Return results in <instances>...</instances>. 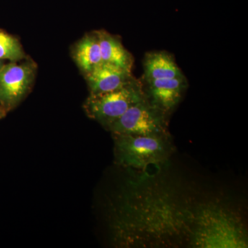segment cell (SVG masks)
<instances>
[{
  "mask_svg": "<svg viewBox=\"0 0 248 248\" xmlns=\"http://www.w3.org/2000/svg\"><path fill=\"white\" fill-rule=\"evenodd\" d=\"M4 62L3 60H0V70H1V67L4 64Z\"/></svg>",
  "mask_w": 248,
  "mask_h": 248,
  "instance_id": "7c38bea8",
  "label": "cell"
},
{
  "mask_svg": "<svg viewBox=\"0 0 248 248\" xmlns=\"http://www.w3.org/2000/svg\"><path fill=\"white\" fill-rule=\"evenodd\" d=\"M146 96L143 85L135 79L122 89L90 94L85 101L84 109L89 118L99 122L106 128Z\"/></svg>",
  "mask_w": 248,
  "mask_h": 248,
  "instance_id": "7a4b0ae2",
  "label": "cell"
},
{
  "mask_svg": "<svg viewBox=\"0 0 248 248\" xmlns=\"http://www.w3.org/2000/svg\"><path fill=\"white\" fill-rule=\"evenodd\" d=\"M95 32L100 46L103 62L132 72L133 55L125 48L120 39L104 30L95 31Z\"/></svg>",
  "mask_w": 248,
  "mask_h": 248,
  "instance_id": "ba28073f",
  "label": "cell"
},
{
  "mask_svg": "<svg viewBox=\"0 0 248 248\" xmlns=\"http://www.w3.org/2000/svg\"><path fill=\"white\" fill-rule=\"evenodd\" d=\"M116 162L137 169L163 164L174 153L170 134L158 136L112 134Z\"/></svg>",
  "mask_w": 248,
  "mask_h": 248,
  "instance_id": "6da1fadb",
  "label": "cell"
},
{
  "mask_svg": "<svg viewBox=\"0 0 248 248\" xmlns=\"http://www.w3.org/2000/svg\"><path fill=\"white\" fill-rule=\"evenodd\" d=\"M6 113H7V112H6L4 108L0 107V120L5 117V116L6 115Z\"/></svg>",
  "mask_w": 248,
  "mask_h": 248,
  "instance_id": "8fae6325",
  "label": "cell"
},
{
  "mask_svg": "<svg viewBox=\"0 0 248 248\" xmlns=\"http://www.w3.org/2000/svg\"><path fill=\"white\" fill-rule=\"evenodd\" d=\"M37 70L35 62L29 57L4 63L0 70V107L7 112L17 107L32 89Z\"/></svg>",
  "mask_w": 248,
  "mask_h": 248,
  "instance_id": "277c9868",
  "label": "cell"
},
{
  "mask_svg": "<svg viewBox=\"0 0 248 248\" xmlns=\"http://www.w3.org/2000/svg\"><path fill=\"white\" fill-rule=\"evenodd\" d=\"M143 68L146 82L184 76L173 56L164 51L147 53L143 61Z\"/></svg>",
  "mask_w": 248,
  "mask_h": 248,
  "instance_id": "9c48e42d",
  "label": "cell"
},
{
  "mask_svg": "<svg viewBox=\"0 0 248 248\" xmlns=\"http://www.w3.org/2000/svg\"><path fill=\"white\" fill-rule=\"evenodd\" d=\"M72 56L84 76L102 64L100 46L95 31L86 34L77 42L72 50Z\"/></svg>",
  "mask_w": 248,
  "mask_h": 248,
  "instance_id": "52a82bcc",
  "label": "cell"
},
{
  "mask_svg": "<svg viewBox=\"0 0 248 248\" xmlns=\"http://www.w3.org/2000/svg\"><path fill=\"white\" fill-rule=\"evenodd\" d=\"M84 77L90 94H99L122 89L135 79L131 71L104 62Z\"/></svg>",
  "mask_w": 248,
  "mask_h": 248,
  "instance_id": "8992f818",
  "label": "cell"
},
{
  "mask_svg": "<svg viewBox=\"0 0 248 248\" xmlns=\"http://www.w3.org/2000/svg\"><path fill=\"white\" fill-rule=\"evenodd\" d=\"M169 116L150 102L147 96L131 107L110 125L112 134L158 136L170 134Z\"/></svg>",
  "mask_w": 248,
  "mask_h": 248,
  "instance_id": "3957f363",
  "label": "cell"
},
{
  "mask_svg": "<svg viewBox=\"0 0 248 248\" xmlns=\"http://www.w3.org/2000/svg\"><path fill=\"white\" fill-rule=\"evenodd\" d=\"M27 58L17 37L0 29V60L17 62Z\"/></svg>",
  "mask_w": 248,
  "mask_h": 248,
  "instance_id": "30bf717a",
  "label": "cell"
},
{
  "mask_svg": "<svg viewBox=\"0 0 248 248\" xmlns=\"http://www.w3.org/2000/svg\"><path fill=\"white\" fill-rule=\"evenodd\" d=\"M145 93L148 99L170 116L182 101L187 86L185 76L171 79H155L147 82Z\"/></svg>",
  "mask_w": 248,
  "mask_h": 248,
  "instance_id": "5b68a950",
  "label": "cell"
}]
</instances>
